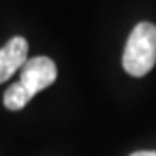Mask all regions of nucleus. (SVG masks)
<instances>
[{"label": "nucleus", "mask_w": 156, "mask_h": 156, "mask_svg": "<svg viewBox=\"0 0 156 156\" xmlns=\"http://www.w3.org/2000/svg\"><path fill=\"white\" fill-rule=\"evenodd\" d=\"M123 68L132 76H144L156 64V26L139 23L127 40L123 50Z\"/></svg>", "instance_id": "f257e3e1"}, {"label": "nucleus", "mask_w": 156, "mask_h": 156, "mask_svg": "<svg viewBox=\"0 0 156 156\" xmlns=\"http://www.w3.org/2000/svg\"><path fill=\"white\" fill-rule=\"evenodd\" d=\"M57 78V68L50 57L38 56L31 57L24 62L21 68V80L17 83L26 90V94L33 99L35 94H38L40 90L47 89L56 82Z\"/></svg>", "instance_id": "f03ea898"}, {"label": "nucleus", "mask_w": 156, "mask_h": 156, "mask_svg": "<svg viewBox=\"0 0 156 156\" xmlns=\"http://www.w3.org/2000/svg\"><path fill=\"white\" fill-rule=\"evenodd\" d=\"M28 42L23 37H12L2 49H0V83L7 82L9 78L24 66L28 61Z\"/></svg>", "instance_id": "7ed1b4c3"}, {"label": "nucleus", "mask_w": 156, "mask_h": 156, "mask_svg": "<svg viewBox=\"0 0 156 156\" xmlns=\"http://www.w3.org/2000/svg\"><path fill=\"white\" fill-rule=\"evenodd\" d=\"M30 101H31V97L26 94V90L23 89L17 82L12 83L5 90V94H4V106L7 109H11V111H19V109H23Z\"/></svg>", "instance_id": "20e7f679"}, {"label": "nucleus", "mask_w": 156, "mask_h": 156, "mask_svg": "<svg viewBox=\"0 0 156 156\" xmlns=\"http://www.w3.org/2000/svg\"><path fill=\"white\" fill-rule=\"evenodd\" d=\"M130 156H156V151H137Z\"/></svg>", "instance_id": "39448f33"}]
</instances>
